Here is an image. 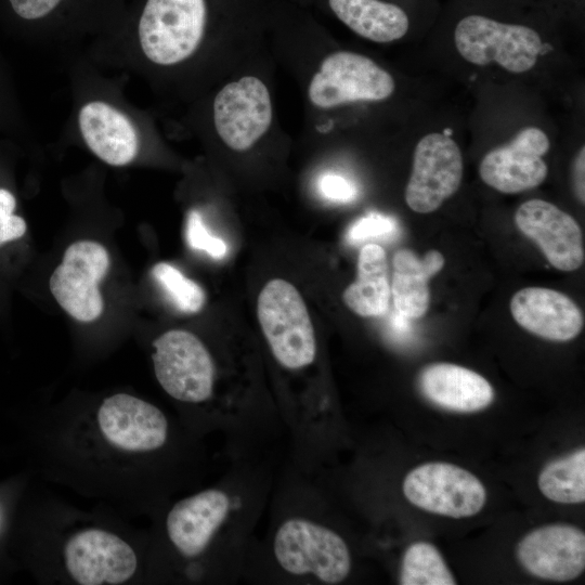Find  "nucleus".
<instances>
[{
    "instance_id": "c85d7f7f",
    "label": "nucleus",
    "mask_w": 585,
    "mask_h": 585,
    "mask_svg": "<svg viewBox=\"0 0 585 585\" xmlns=\"http://www.w3.org/2000/svg\"><path fill=\"white\" fill-rule=\"evenodd\" d=\"M320 190L326 198L340 203L351 202L356 195L353 184L336 174L324 176L320 181Z\"/></svg>"
},
{
    "instance_id": "a211bd4d",
    "label": "nucleus",
    "mask_w": 585,
    "mask_h": 585,
    "mask_svg": "<svg viewBox=\"0 0 585 585\" xmlns=\"http://www.w3.org/2000/svg\"><path fill=\"white\" fill-rule=\"evenodd\" d=\"M78 126L89 150L104 162L121 167L136 157V130L113 105L98 100L84 103L79 109Z\"/></svg>"
},
{
    "instance_id": "4be33fe9",
    "label": "nucleus",
    "mask_w": 585,
    "mask_h": 585,
    "mask_svg": "<svg viewBox=\"0 0 585 585\" xmlns=\"http://www.w3.org/2000/svg\"><path fill=\"white\" fill-rule=\"evenodd\" d=\"M356 269V280L342 294L344 304L363 317L385 314L391 296L385 249L377 244L364 245Z\"/></svg>"
},
{
    "instance_id": "393cba45",
    "label": "nucleus",
    "mask_w": 585,
    "mask_h": 585,
    "mask_svg": "<svg viewBox=\"0 0 585 585\" xmlns=\"http://www.w3.org/2000/svg\"><path fill=\"white\" fill-rule=\"evenodd\" d=\"M152 276L180 312L194 314L205 306L206 294L202 286L174 265L158 262L152 268Z\"/></svg>"
},
{
    "instance_id": "5701e85b",
    "label": "nucleus",
    "mask_w": 585,
    "mask_h": 585,
    "mask_svg": "<svg viewBox=\"0 0 585 585\" xmlns=\"http://www.w3.org/2000/svg\"><path fill=\"white\" fill-rule=\"evenodd\" d=\"M537 485L542 494L559 504L585 500V448L548 463L540 472Z\"/></svg>"
},
{
    "instance_id": "b1692460",
    "label": "nucleus",
    "mask_w": 585,
    "mask_h": 585,
    "mask_svg": "<svg viewBox=\"0 0 585 585\" xmlns=\"http://www.w3.org/2000/svg\"><path fill=\"white\" fill-rule=\"evenodd\" d=\"M402 585H455L456 581L437 547L428 542L411 544L402 558Z\"/></svg>"
},
{
    "instance_id": "6e6552de",
    "label": "nucleus",
    "mask_w": 585,
    "mask_h": 585,
    "mask_svg": "<svg viewBox=\"0 0 585 585\" xmlns=\"http://www.w3.org/2000/svg\"><path fill=\"white\" fill-rule=\"evenodd\" d=\"M108 270L109 255L103 245L93 240L75 242L66 248L49 280L51 294L72 317L93 322L103 313L99 284Z\"/></svg>"
},
{
    "instance_id": "cd10ccee",
    "label": "nucleus",
    "mask_w": 585,
    "mask_h": 585,
    "mask_svg": "<svg viewBox=\"0 0 585 585\" xmlns=\"http://www.w3.org/2000/svg\"><path fill=\"white\" fill-rule=\"evenodd\" d=\"M15 207V196L0 187V246L22 237L26 232V222L14 213Z\"/></svg>"
},
{
    "instance_id": "6ab92c4d",
    "label": "nucleus",
    "mask_w": 585,
    "mask_h": 585,
    "mask_svg": "<svg viewBox=\"0 0 585 585\" xmlns=\"http://www.w3.org/2000/svg\"><path fill=\"white\" fill-rule=\"evenodd\" d=\"M418 386L432 404L451 412L474 413L494 401V389L477 372L452 363H433L419 374Z\"/></svg>"
},
{
    "instance_id": "f257e3e1",
    "label": "nucleus",
    "mask_w": 585,
    "mask_h": 585,
    "mask_svg": "<svg viewBox=\"0 0 585 585\" xmlns=\"http://www.w3.org/2000/svg\"><path fill=\"white\" fill-rule=\"evenodd\" d=\"M453 37L458 53L469 63L482 66L496 62L516 74L531 69L543 49L542 37L534 27L480 11L458 17Z\"/></svg>"
},
{
    "instance_id": "20e7f679",
    "label": "nucleus",
    "mask_w": 585,
    "mask_h": 585,
    "mask_svg": "<svg viewBox=\"0 0 585 585\" xmlns=\"http://www.w3.org/2000/svg\"><path fill=\"white\" fill-rule=\"evenodd\" d=\"M273 552L286 572L313 575L325 584L342 582L351 570V555L343 538L304 518H291L280 525Z\"/></svg>"
},
{
    "instance_id": "aec40b11",
    "label": "nucleus",
    "mask_w": 585,
    "mask_h": 585,
    "mask_svg": "<svg viewBox=\"0 0 585 585\" xmlns=\"http://www.w3.org/2000/svg\"><path fill=\"white\" fill-rule=\"evenodd\" d=\"M326 5L353 32L374 42L399 40L412 24L410 12L396 0H326Z\"/></svg>"
},
{
    "instance_id": "0eeeda50",
    "label": "nucleus",
    "mask_w": 585,
    "mask_h": 585,
    "mask_svg": "<svg viewBox=\"0 0 585 585\" xmlns=\"http://www.w3.org/2000/svg\"><path fill=\"white\" fill-rule=\"evenodd\" d=\"M403 494L416 507L455 519L477 515L485 505L486 491L470 471L442 461L412 469L404 478Z\"/></svg>"
},
{
    "instance_id": "f3484780",
    "label": "nucleus",
    "mask_w": 585,
    "mask_h": 585,
    "mask_svg": "<svg viewBox=\"0 0 585 585\" xmlns=\"http://www.w3.org/2000/svg\"><path fill=\"white\" fill-rule=\"evenodd\" d=\"M230 509L231 498L218 489L186 497L168 512L169 540L183 556L196 557L206 549Z\"/></svg>"
},
{
    "instance_id": "a878e982",
    "label": "nucleus",
    "mask_w": 585,
    "mask_h": 585,
    "mask_svg": "<svg viewBox=\"0 0 585 585\" xmlns=\"http://www.w3.org/2000/svg\"><path fill=\"white\" fill-rule=\"evenodd\" d=\"M185 237L187 245L206 252L213 259H222L227 252L223 239L210 234L198 211H190L186 220Z\"/></svg>"
},
{
    "instance_id": "2eb2a0df",
    "label": "nucleus",
    "mask_w": 585,
    "mask_h": 585,
    "mask_svg": "<svg viewBox=\"0 0 585 585\" xmlns=\"http://www.w3.org/2000/svg\"><path fill=\"white\" fill-rule=\"evenodd\" d=\"M99 427L114 446L130 452L161 447L168 421L155 405L127 393L106 398L98 411Z\"/></svg>"
},
{
    "instance_id": "39448f33",
    "label": "nucleus",
    "mask_w": 585,
    "mask_h": 585,
    "mask_svg": "<svg viewBox=\"0 0 585 585\" xmlns=\"http://www.w3.org/2000/svg\"><path fill=\"white\" fill-rule=\"evenodd\" d=\"M153 346L156 378L170 396L187 403H200L211 396L214 363L196 335L171 329L156 338Z\"/></svg>"
},
{
    "instance_id": "f8f14e48",
    "label": "nucleus",
    "mask_w": 585,
    "mask_h": 585,
    "mask_svg": "<svg viewBox=\"0 0 585 585\" xmlns=\"http://www.w3.org/2000/svg\"><path fill=\"white\" fill-rule=\"evenodd\" d=\"M66 568L81 585L121 584L136 570V556L119 536L100 529H88L72 536L65 545Z\"/></svg>"
},
{
    "instance_id": "9b49d317",
    "label": "nucleus",
    "mask_w": 585,
    "mask_h": 585,
    "mask_svg": "<svg viewBox=\"0 0 585 585\" xmlns=\"http://www.w3.org/2000/svg\"><path fill=\"white\" fill-rule=\"evenodd\" d=\"M548 150L547 134L537 127H525L510 142L493 148L482 158L479 174L485 184L502 193L534 188L547 177L543 156Z\"/></svg>"
},
{
    "instance_id": "423d86ee",
    "label": "nucleus",
    "mask_w": 585,
    "mask_h": 585,
    "mask_svg": "<svg viewBox=\"0 0 585 585\" xmlns=\"http://www.w3.org/2000/svg\"><path fill=\"white\" fill-rule=\"evenodd\" d=\"M395 89L392 76L369 57L338 51L327 55L312 77L308 96L320 108L351 102H376L389 98Z\"/></svg>"
},
{
    "instance_id": "412c9836",
    "label": "nucleus",
    "mask_w": 585,
    "mask_h": 585,
    "mask_svg": "<svg viewBox=\"0 0 585 585\" xmlns=\"http://www.w3.org/2000/svg\"><path fill=\"white\" fill-rule=\"evenodd\" d=\"M443 255L431 249L424 257L402 248L392 260L391 295L396 312L408 318H420L430 304L429 280L442 270Z\"/></svg>"
},
{
    "instance_id": "4468645a",
    "label": "nucleus",
    "mask_w": 585,
    "mask_h": 585,
    "mask_svg": "<svg viewBox=\"0 0 585 585\" xmlns=\"http://www.w3.org/2000/svg\"><path fill=\"white\" fill-rule=\"evenodd\" d=\"M515 222L554 268L571 272L583 264L585 251L581 227L572 216L554 204L530 199L517 209Z\"/></svg>"
},
{
    "instance_id": "c756f323",
    "label": "nucleus",
    "mask_w": 585,
    "mask_h": 585,
    "mask_svg": "<svg viewBox=\"0 0 585 585\" xmlns=\"http://www.w3.org/2000/svg\"><path fill=\"white\" fill-rule=\"evenodd\" d=\"M62 0H9L13 11L23 20L35 21L52 12Z\"/></svg>"
},
{
    "instance_id": "bb28decb",
    "label": "nucleus",
    "mask_w": 585,
    "mask_h": 585,
    "mask_svg": "<svg viewBox=\"0 0 585 585\" xmlns=\"http://www.w3.org/2000/svg\"><path fill=\"white\" fill-rule=\"evenodd\" d=\"M396 231L393 218L380 213H369L356 220L347 231L349 243H359L368 238L390 236Z\"/></svg>"
},
{
    "instance_id": "7ed1b4c3",
    "label": "nucleus",
    "mask_w": 585,
    "mask_h": 585,
    "mask_svg": "<svg viewBox=\"0 0 585 585\" xmlns=\"http://www.w3.org/2000/svg\"><path fill=\"white\" fill-rule=\"evenodd\" d=\"M258 320L276 361L288 369L303 368L316 356V338L308 308L289 282L269 281L259 294Z\"/></svg>"
},
{
    "instance_id": "7c9ffc66",
    "label": "nucleus",
    "mask_w": 585,
    "mask_h": 585,
    "mask_svg": "<svg viewBox=\"0 0 585 585\" xmlns=\"http://www.w3.org/2000/svg\"><path fill=\"white\" fill-rule=\"evenodd\" d=\"M584 164H585V148L578 151L574 165H573V184L574 191L578 199L584 203Z\"/></svg>"
},
{
    "instance_id": "dca6fc26",
    "label": "nucleus",
    "mask_w": 585,
    "mask_h": 585,
    "mask_svg": "<svg viewBox=\"0 0 585 585\" xmlns=\"http://www.w3.org/2000/svg\"><path fill=\"white\" fill-rule=\"evenodd\" d=\"M515 321L525 330L552 341H569L578 336L584 316L567 295L544 287H526L510 300Z\"/></svg>"
},
{
    "instance_id": "9d476101",
    "label": "nucleus",
    "mask_w": 585,
    "mask_h": 585,
    "mask_svg": "<svg viewBox=\"0 0 585 585\" xmlns=\"http://www.w3.org/2000/svg\"><path fill=\"white\" fill-rule=\"evenodd\" d=\"M273 108L265 84L245 76L224 86L213 101V122L220 139L234 151L250 148L269 129Z\"/></svg>"
},
{
    "instance_id": "ddd939ff",
    "label": "nucleus",
    "mask_w": 585,
    "mask_h": 585,
    "mask_svg": "<svg viewBox=\"0 0 585 585\" xmlns=\"http://www.w3.org/2000/svg\"><path fill=\"white\" fill-rule=\"evenodd\" d=\"M517 557L520 564L538 578L572 581L585 569V534L571 524L543 525L519 542Z\"/></svg>"
},
{
    "instance_id": "1a4fd4ad",
    "label": "nucleus",
    "mask_w": 585,
    "mask_h": 585,
    "mask_svg": "<svg viewBox=\"0 0 585 585\" xmlns=\"http://www.w3.org/2000/svg\"><path fill=\"white\" fill-rule=\"evenodd\" d=\"M463 157L456 142L444 133H429L415 146L405 202L415 212L437 210L461 182Z\"/></svg>"
},
{
    "instance_id": "f03ea898",
    "label": "nucleus",
    "mask_w": 585,
    "mask_h": 585,
    "mask_svg": "<svg viewBox=\"0 0 585 585\" xmlns=\"http://www.w3.org/2000/svg\"><path fill=\"white\" fill-rule=\"evenodd\" d=\"M208 18V0H146L138 24L140 49L154 64L181 63L199 47Z\"/></svg>"
}]
</instances>
